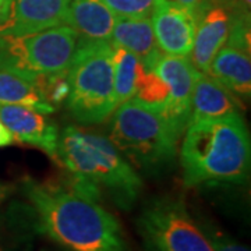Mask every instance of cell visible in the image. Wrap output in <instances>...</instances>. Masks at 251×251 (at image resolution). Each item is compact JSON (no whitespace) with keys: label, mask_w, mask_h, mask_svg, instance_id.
<instances>
[{"label":"cell","mask_w":251,"mask_h":251,"mask_svg":"<svg viewBox=\"0 0 251 251\" xmlns=\"http://www.w3.org/2000/svg\"><path fill=\"white\" fill-rule=\"evenodd\" d=\"M21 190L39 233L67 251H131L120 222L98 200L69 186L27 177Z\"/></svg>","instance_id":"obj_1"},{"label":"cell","mask_w":251,"mask_h":251,"mask_svg":"<svg viewBox=\"0 0 251 251\" xmlns=\"http://www.w3.org/2000/svg\"><path fill=\"white\" fill-rule=\"evenodd\" d=\"M56 159L72 176V184L95 200L106 194L122 209H130L143 191L133 163L106 135L67 126L59 133Z\"/></svg>","instance_id":"obj_2"},{"label":"cell","mask_w":251,"mask_h":251,"mask_svg":"<svg viewBox=\"0 0 251 251\" xmlns=\"http://www.w3.org/2000/svg\"><path fill=\"white\" fill-rule=\"evenodd\" d=\"M181 138L179 159L186 187L247 183L251 143L242 115L193 122Z\"/></svg>","instance_id":"obj_3"},{"label":"cell","mask_w":251,"mask_h":251,"mask_svg":"<svg viewBox=\"0 0 251 251\" xmlns=\"http://www.w3.org/2000/svg\"><path fill=\"white\" fill-rule=\"evenodd\" d=\"M66 106L81 125H100L117 108L115 97L113 45L110 41L80 38L67 70Z\"/></svg>","instance_id":"obj_4"},{"label":"cell","mask_w":251,"mask_h":251,"mask_svg":"<svg viewBox=\"0 0 251 251\" xmlns=\"http://www.w3.org/2000/svg\"><path fill=\"white\" fill-rule=\"evenodd\" d=\"M110 117V140L138 168L156 172L176 158L181 138L159 110L131 99Z\"/></svg>","instance_id":"obj_5"},{"label":"cell","mask_w":251,"mask_h":251,"mask_svg":"<svg viewBox=\"0 0 251 251\" xmlns=\"http://www.w3.org/2000/svg\"><path fill=\"white\" fill-rule=\"evenodd\" d=\"M80 36L63 24L27 35H0V70L34 82L67 73Z\"/></svg>","instance_id":"obj_6"},{"label":"cell","mask_w":251,"mask_h":251,"mask_svg":"<svg viewBox=\"0 0 251 251\" xmlns=\"http://www.w3.org/2000/svg\"><path fill=\"white\" fill-rule=\"evenodd\" d=\"M137 227L161 251H214L181 198L150 200L137 218Z\"/></svg>","instance_id":"obj_7"},{"label":"cell","mask_w":251,"mask_h":251,"mask_svg":"<svg viewBox=\"0 0 251 251\" xmlns=\"http://www.w3.org/2000/svg\"><path fill=\"white\" fill-rule=\"evenodd\" d=\"M144 69H152L165 82L168 88V105L163 110V116L181 138L190 123L191 98L198 70L186 56L162 52L151 66Z\"/></svg>","instance_id":"obj_8"},{"label":"cell","mask_w":251,"mask_h":251,"mask_svg":"<svg viewBox=\"0 0 251 251\" xmlns=\"http://www.w3.org/2000/svg\"><path fill=\"white\" fill-rule=\"evenodd\" d=\"M232 13L219 0H201L194 11L196 35L190 62L200 73H208L216 53L226 44Z\"/></svg>","instance_id":"obj_9"},{"label":"cell","mask_w":251,"mask_h":251,"mask_svg":"<svg viewBox=\"0 0 251 251\" xmlns=\"http://www.w3.org/2000/svg\"><path fill=\"white\" fill-rule=\"evenodd\" d=\"M151 24L162 53L190 56L196 35V17L191 10L173 0H156Z\"/></svg>","instance_id":"obj_10"},{"label":"cell","mask_w":251,"mask_h":251,"mask_svg":"<svg viewBox=\"0 0 251 251\" xmlns=\"http://www.w3.org/2000/svg\"><path fill=\"white\" fill-rule=\"evenodd\" d=\"M0 120L11 131L14 141L32 145L56 158L59 128L44 112L17 103H0Z\"/></svg>","instance_id":"obj_11"},{"label":"cell","mask_w":251,"mask_h":251,"mask_svg":"<svg viewBox=\"0 0 251 251\" xmlns=\"http://www.w3.org/2000/svg\"><path fill=\"white\" fill-rule=\"evenodd\" d=\"M70 0H9L0 35H27L63 25Z\"/></svg>","instance_id":"obj_12"},{"label":"cell","mask_w":251,"mask_h":251,"mask_svg":"<svg viewBox=\"0 0 251 251\" xmlns=\"http://www.w3.org/2000/svg\"><path fill=\"white\" fill-rule=\"evenodd\" d=\"M239 102V99L208 73L198 72L191 98L190 123L240 116Z\"/></svg>","instance_id":"obj_13"},{"label":"cell","mask_w":251,"mask_h":251,"mask_svg":"<svg viewBox=\"0 0 251 251\" xmlns=\"http://www.w3.org/2000/svg\"><path fill=\"white\" fill-rule=\"evenodd\" d=\"M115 23L116 14L103 0H70L64 21L88 41H110Z\"/></svg>","instance_id":"obj_14"},{"label":"cell","mask_w":251,"mask_h":251,"mask_svg":"<svg viewBox=\"0 0 251 251\" xmlns=\"http://www.w3.org/2000/svg\"><path fill=\"white\" fill-rule=\"evenodd\" d=\"M208 74L222 84L240 102H249L251 97L250 54L225 45L214 57Z\"/></svg>","instance_id":"obj_15"},{"label":"cell","mask_w":251,"mask_h":251,"mask_svg":"<svg viewBox=\"0 0 251 251\" xmlns=\"http://www.w3.org/2000/svg\"><path fill=\"white\" fill-rule=\"evenodd\" d=\"M110 44L135 54L143 67L151 66L161 54L150 17H116Z\"/></svg>","instance_id":"obj_16"},{"label":"cell","mask_w":251,"mask_h":251,"mask_svg":"<svg viewBox=\"0 0 251 251\" xmlns=\"http://www.w3.org/2000/svg\"><path fill=\"white\" fill-rule=\"evenodd\" d=\"M39 233L29 204L13 202L0 214V251H32Z\"/></svg>","instance_id":"obj_17"},{"label":"cell","mask_w":251,"mask_h":251,"mask_svg":"<svg viewBox=\"0 0 251 251\" xmlns=\"http://www.w3.org/2000/svg\"><path fill=\"white\" fill-rule=\"evenodd\" d=\"M0 103L25 105L46 115L56 112L34 82L4 70H0Z\"/></svg>","instance_id":"obj_18"},{"label":"cell","mask_w":251,"mask_h":251,"mask_svg":"<svg viewBox=\"0 0 251 251\" xmlns=\"http://www.w3.org/2000/svg\"><path fill=\"white\" fill-rule=\"evenodd\" d=\"M113 70L115 97L116 105L119 106L135 97L137 85L143 73V64L135 54L120 46L113 45Z\"/></svg>","instance_id":"obj_19"},{"label":"cell","mask_w":251,"mask_h":251,"mask_svg":"<svg viewBox=\"0 0 251 251\" xmlns=\"http://www.w3.org/2000/svg\"><path fill=\"white\" fill-rule=\"evenodd\" d=\"M196 221L198 226L201 227L202 233L205 234L206 240L214 251H250L249 247L236 242L229 234H226L219 227H216L211 221L201 219L200 216Z\"/></svg>","instance_id":"obj_20"},{"label":"cell","mask_w":251,"mask_h":251,"mask_svg":"<svg viewBox=\"0 0 251 251\" xmlns=\"http://www.w3.org/2000/svg\"><path fill=\"white\" fill-rule=\"evenodd\" d=\"M116 17H151L156 0H103Z\"/></svg>","instance_id":"obj_21"},{"label":"cell","mask_w":251,"mask_h":251,"mask_svg":"<svg viewBox=\"0 0 251 251\" xmlns=\"http://www.w3.org/2000/svg\"><path fill=\"white\" fill-rule=\"evenodd\" d=\"M233 13H250L251 0H219Z\"/></svg>","instance_id":"obj_22"},{"label":"cell","mask_w":251,"mask_h":251,"mask_svg":"<svg viewBox=\"0 0 251 251\" xmlns=\"http://www.w3.org/2000/svg\"><path fill=\"white\" fill-rule=\"evenodd\" d=\"M14 137L11 134L9 128L1 123L0 120V148H4V147H9L11 144H14Z\"/></svg>","instance_id":"obj_23"},{"label":"cell","mask_w":251,"mask_h":251,"mask_svg":"<svg viewBox=\"0 0 251 251\" xmlns=\"http://www.w3.org/2000/svg\"><path fill=\"white\" fill-rule=\"evenodd\" d=\"M173 1H176V3H179V4H181V6L187 7L188 10H191V11L194 13L201 0H173Z\"/></svg>","instance_id":"obj_24"},{"label":"cell","mask_w":251,"mask_h":251,"mask_svg":"<svg viewBox=\"0 0 251 251\" xmlns=\"http://www.w3.org/2000/svg\"><path fill=\"white\" fill-rule=\"evenodd\" d=\"M7 4H9V0H0V23L3 21V18L6 16Z\"/></svg>","instance_id":"obj_25"},{"label":"cell","mask_w":251,"mask_h":251,"mask_svg":"<svg viewBox=\"0 0 251 251\" xmlns=\"http://www.w3.org/2000/svg\"><path fill=\"white\" fill-rule=\"evenodd\" d=\"M144 251H161L155 244L144 239Z\"/></svg>","instance_id":"obj_26"},{"label":"cell","mask_w":251,"mask_h":251,"mask_svg":"<svg viewBox=\"0 0 251 251\" xmlns=\"http://www.w3.org/2000/svg\"><path fill=\"white\" fill-rule=\"evenodd\" d=\"M4 194H6V193H4V188L0 186V201L3 200V197H4Z\"/></svg>","instance_id":"obj_27"},{"label":"cell","mask_w":251,"mask_h":251,"mask_svg":"<svg viewBox=\"0 0 251 251\" xmlns=\"http://www.w3.org/2000/svg\"><path fill=\"white\" fill-rule=\"evenodd\" d=\"M41 251H48V250H41Z\"/></svg>","instance_id":"obj_28"}]
</instances>
